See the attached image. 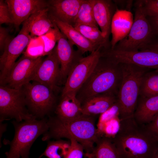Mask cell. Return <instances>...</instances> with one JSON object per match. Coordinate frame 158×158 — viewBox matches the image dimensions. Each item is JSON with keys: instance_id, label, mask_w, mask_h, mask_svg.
<instances>
[{"instance_id": "1", "label": "cell", "mask_w": 158, "mask_h": 158, "mask_svg": "<svg viewBox=\"0 0 158 158\" xmlns=\"http://www.w3.org/2000/svg\"><path fill=\"white\" fill-rule=\"evenodd\" d=\"M112 139L120 158H153L158 140L134 116L121 120L120 128Z\"/></svg>"}, {"instance_id": "2", "label": "cell", "mask_w": 158, "mask_h": 158, "mask_svg": "<svg viewBox=\"0 0 158 158\" xmlns=\"http://www.w3.org/2000/svg\"><path fill=\"white\" fill-rule=\"evenodd\" d=\"M49 129L42 138L43 141L52 138L73 139L83 147L86 153L92 152L94 145L101 137L95 127L92 116L82 114L78 118L63 121L57 118L48 119Z\"/></svg>"}, {"instance_id": "3", "label": "cell", "mask_w": 158, "mask_h": 158, "mask_svg": "<svg viewBox=\"0 0 158 158\" xmlns=\"http://www.w3.org/2000/svg\"><path fill=\"white\" fill-rule=\"evenodd\" d=\"M122 77L120 64L101 56L87 79L77 93L81 104L100 95H117Z\"/></svg>"}, {"instance_id": "4", "label": "cell", "mask_w": 158, "mask_h": 158, "mask_svg": "<svg viewBox=\"0 0 158 158\" xmlns=\"http://www.w3.org/2000/svg\"><path fill=\"white\" fill-rule=\"evenodd\" d=\"M122 77L117 95L121 120L133 116L139 96L142 78L149 69L130 63H120Z\"/></svg>"}, {"instance_id": "5", "label": "cell", "mask_w": 158, "mask_h": 158, "mask_svg": "<svg viewBox=\"0 0 158 158\" xmlns=\"http://www.w3.org/2000/svg\"><path fill=\"white\" fill-rule=\"evenodd\" d=\"M12 123L15 135L9 151L5 153L6 158H29L30 150L34 142L48 130V119H38L34 117L20 122L13 121Z\"/></svg>"}, {"instance_id": "6", "label": "cell", "mask_w": 158, "mask_h": 158, "mask_svg": "<svg viewBox=\"0 0 158 158\" xmlns=\"http://www.w3.org/2000/svg\"><path fill=\"white\" fill-rule=\"evenodd\" d=\"M134 21L127 35L113 49L124 51L143 50L154 39L150 24L142 8L141 0L134 3Z\"/></svg>"}, {"instance_id": "7", "label": "cell", "mask_w": 158, "mask_h": 158, "mask_svg": "<svg viewBox=\"0 0 158 158\" xmlns=\"http://www.w3.org/2000/svg\"><path fill=\"white\" fill-rule=\"evenodd\" d=\"M0 121L13 118L18 122L35 117L28 109L23 87L15 89L0 85Z\"/></svg>"}, {"instance_id": "8", "label": "cell", "mask_w": 158, "mask_h": 158, "mask_svg": "<svg viewBox=\"0 0 158 158\" xmlns=\"http://www.w3.org/2000/svg\"><path fill=\"white\" fill-rule=\"evenodd\" d=\"M27 106L30 113L37 118H43L54 107L56 102L54 92L49 87L33 81L23 87Z\"/></svg>"}, {"instance_id": "9", "label": "cell", "mask_w": 158, "mask_h": 158, "mask_svg": "<svg viewBox=\"0 0 158 158\" xmlns=\"http://www.w3.org/2000/svg\"><path fill=\"white\" fill-rule=\"evenodd\" d=\"M29 18L23 23L18 35L5 46L0 56V83L1 85L16 61L29 44L32 37L29 31Z\"/></svg>"}, {"instance_id": "10", "label": "cell", "mask_w": 158, "mask_h": 158, "mask_svg": "<svg viewBox=\"0 0 158 158\" xmlns=\"http://www.w3.org/2000/svg\"><path fill=\"white\" fill-rule=\"evenodd\" d=\"M101 56L117 63L133 64L148 69H158V50L146 49L136 51H124L109 48H102Z\"/></svg>"}, {"instance_id": "11", "label": "cell", "mask_w": 158, "mask_h": 158, "mask_svg": "<svg viewBox=\"0 0 158 158\" xmlns=\"http://www.w3.org/2000/svg\"><path fill=\"white\" fill-rule=\"evenodd\" d=\"M99 48L88 56L82 58L69 73L61 95L77 92L89 77L101 57Z\"/></svg>"}, {"instance_id": "12", "label": "cell", "mask_w": 158, "mask_h": 158, "mask_svg": "<svg viewBox=\"0 0 158 158\" xmlns=\"http://www.w3.org/2000/svg\"><path fill=\"white\" fill-rule=\"evenodd\" d=\"M42 57H31L24 54L16 62L9 74L1 85L9 87L20 89L33 81Z\"/></svg>"}, {"instance_id": "13", "label": "cell", "mask_w": 158, "mask_h": 158, "mask_svg": "<svg viewBox=\"0 0 158 158\" xmlns=\"http://www.w3.org/2000/svg\"><path fill=\"white\" fill-rule=\"evenodd\" d=\"M53 23L57 39L56 52L60 64L62 81L66 80L71 70L83 58V54L78 50H75L73 45L61 32Z\"/></svg>"}, {"instance_id": "14", "label": "cell", "mask_w": 158, "mask_h": 158, "mask_svg": "<svg viewBox=\"0 0 158 158\" xmlns=\"http://www.w3.org/2000/svg\"><path fill=\"white\" fill-rule=\"evenodd\" d=\"M33 81L47 85L54 91L58 89V85L62 80L56 46L39 65Z\"/></svg>"}, {"instance_id": "15", "label": "cell", "mask_w": 158, "mask_h": 158, "mask_svg": "<svg viewBox=\"0 0 158 158\" xmlns=\"http://www.w3.org/2000/svg\"><path fill=\"white\" fill-rule=\"evenodd\" d=\"M11 19L15 27L20 25L32 14L48 7L47 1L43 0H6Z\"/></svg>"}, {"instance_id": "16", "label": "cell", "mask_w": 158, "mask_h": 158, "mask_svg": "<svg viewBox=\"0 0 158 158\" xmlns=\"http://www.w3.org/2000/svg\"><path fill=\"white\" fill-rule=\"evenodd\" d=\"M118 7L110 0H93V11L95 20L103 37L108 41L111 33V25Z\"/></svg>"}, {"instance_id": "17", "label": "cell", "mask_w": 158, "mask_h": 158, "mask_svg": "<svg viewBox=\"0 0 158 158\" xmlns=\"http://www.w3.org/2000/svg\"><path fill=\"white\" fill-rule=\"evenodd\" d=\"M84 0H49V13L60 20L73 26L79 8Z\"/></svg>"}, {"instance_id": "18", "label": "cell", "mask_w": 158, "mask_h": 158, "mask_svg": "<svg viewBox=\"0 0 158 158\" xmlns=\"http://www.w3.org/2000/svg\"><path fill=\"white\" fill-rule=\"evenodd\" d=\"M134 16L131 11L117 8L111 25L112 38L110 48L113 49L120 41L129 33L134 21Z\"/></svg>"}, {"instance_id": "19", "label": "cell", "mask_w": 158, "mask_h": 158, "mask_svg": "<svg viewBox=\"0 0 158 158\" xmlns=\"http://www.w3.org/2000/svg\"><path fill=\"white\" fill-rule=\"evenodd\" d=\"M49 17L57 26L61 32L83 54L89 51L92 53L99 48L86 38L72 25L63 22L49 13Z\"/></svg>"}, {"instance_id": "20", "label": "cell", "mask_w": 158, "mask_h": 158, "mask_svg": "<svg viewBox=\"0 0 158 158\" xmlns=\"http://www.w3.org/2000/svg\"><path fill=\"white\" fill-rule=\"evenodd\" d=\"M76 95L75 93H69L61 95L55 111L58 119L63 121H71L82 115L81 104Z\"/></svg>"}, {"instance_id": "21", "label": "cell", "mask_w": 158, "mask_h": 158, "mask_svg": "<svg viewBox=\"0 0 158 158\" xmlns=\"http://www.w3.org/2000/svg\"><path fill=\"white\" fill-rule=\"evenodd\" d=\"M158 114V95L139 97L133 116L139 123L145 125Z\"/></svg>"}, {"instance_id": "22", "label": "cell", "mask_w": 158, "mask_h": 158, "mask_svg": "<svg viewBox=\"0 0 158 158\" xmlns=\"http://www.w3.org/2000/svg\"><path fill=\"white\" fill-rule=\"evenodd\" d=\"M116 96L112 94H105L87 99L81 104L82 114L92 116L101 114L116 102Z\"/></svg>"}, {"instance_id": "23", "label": "cell", "mask_w": 158, "mask_h": 158, "mask_svg": "<svg viewBox=\"0 0 158 158\" xmlns=\"http://www.w3.org/2000/svg\"><path fill=\"white\" fill-rule=\"evenodd\" d=\"M47 7L36 12L29 17V31L31 37L42 36L54 28Z\"/></svg>"}, {"instance_id": "24", "label": "cell", "mask_w": 158, "mask_h": 158, "mask_svg": "<svg viewBox=\"0 0 158 158\" xmlns=\"http://www.w3.org/2000/svg\"><path fill=\"white\" fill-rule=\"evenodd\" d=\"M96 144L92 152L84 154L85 157L87 158H120L111 138L103 136Z\"/></svg>"}, {"instance_id": "25", "label": "cell", "mask_w": 158, "mask_h": 158, "mask_svg": "<svg viewBox=\"0 0 158 158\" xmlns=\"http://www.w3.org/2000/svg\"><path fill=\"white\" fill-rule=\"evenodd\" d=\"M86 38L101 48L107 49L111 47L110 42L103 37L98 27L78 24L74 26Z\"/></svg>"}, {"instance_id": "26", "label": "cell", "mask_w": 158, "mask_h": 158, "mask_svg": "<svg viewBox=\"0 0 158 158\" xmlns=\"http://www.w3.org/2000/svg\"><path fill=\"white\" fill-rule=\"evenodd\" d=\"M158 95V69L147 72L143 76L139 97H150Z\"/></svg>"}, {"instance_id": "27", "label": "cell", "mask_w": 158, "mask_h": 158, "mask_svg": "<svg viewBox=\"0 0 158 158\" xmlns=\"http://www.w3.org/2000/svg\"><path fill=\"white\" fill-rule=\"evenodd\" d=\"M93 4V0H84L78 11L73 26L81 24L98 27L94 17Z\"/></svg>"}, {"instance_id": "28", "label": "cell", "mask_w": 158, "mask_h": 158, "mask_svg": "<svg viewBox=\"0 0 158 158\" xmlns=\"http://www.w3.org/2000/svg\"><path fill=\"white\" fill-rule=\"evenodd\" d=\"M70 146V142L62 140L49 141L44 151L38 158L45 156L47 158H64Z\"/></svg>"}, {"instance_id": "29", "label": "cell", "mask_w": 158, "mask_h": 158, "mask_svg": "<svg viewBox=\"0 0 158 158\" xmlns=\"http://www.w3.org/2000/svg\"><path fill=\"white\" fill-rule=\"evenodd\" d=\"M120 109L117 101L104 112L100 114L97 124V129L101 136L103 135V131L105 124L113 118L120 116Z\"/></svg>"}, {"instance_id": "30", "label": "cell", "mask_w": 158, "mask_h": 158, "mask_svg": "<svg viewBox=\"0 0 158 158\" xmlns=\"http://www.w3.org/2000/svg\"><path fill=\"white\" fill-rule=\"evenodd\" d=\"M121 119L119 116L111 119L105 124L103 131V135L114 138L119 131Z\"/></svg>"}, {"instance_id": "31", "label": "cell", "mask_w": 158, "mask_h": 158, "mask_svg": "<svg viewBox=\"0 0 158 158\" xmlns=\"http://www.w3.org/2000/svg\"><path fill=\"white\" fill-rule=\"evenodd\" d=\"M70 146L64 158H83L84 148L79 142L73 139H69Z\"/></svg>"}, {"instance_id": "32", "label": "cell", "mask_w": 158, "mask_h": 158, "mask_svg": "<svg viewBox=\"0 0 158 158\" xmlns=\"http://www.w3.org/2000/svg\"><path fill=\"white\" fill-rule=\"evenodd\" d=\"M141 1L147 16H158V0H141Z\"/></svg>"}, {"instance_id": "33", "label": "cell", "mask_w": 158, "mask_h": 158, "mask_svg": "<svg viewBox=\"0 0 158 158\" xmlns=\"http://www.w3.org/2000/svg\"><path fill=\"white\" fill-rule=\"evenodd\" d=\"M52 35L50 37L42 36V38L44 41V56L47 55L53 51L55 47L56 43L57 42L55 29L54 28L52 30Z\"/></svg>"}, {"instance_id": "34", "label": "cell", "mask_w": 158, "mask_h": 158, "mask_svg": "<svg viewBox=\"0 0 158 158\" xmlns=\"http://www.w3.org/2000/svg\"><path fill=\"white\" fill-rule=\"evenodd\" d=\"M13 24L8 7L5 0H0V24Z\"/></svg>"}, {"instance_id": "35", "label": "cell", "mask_w": 158, "mask_h": 158, "mask_svg": "<svg viewBox=\"0 0 158 158\" xmlns=\"http://www.w3.org/2000/svg\"><path fill=\"white\" fill-rule=\"evenodd\" d=\"M11 39L9 35L8 29L0 26V49L1 51H4V49Z\"/></svg>"}, {"instance_id": "36", "label": "cell", "mask_w": 158, "mask_h": 158, "mask_svg": "<svg viewBox=\"0 0 158 158\" xmlns=\"http://www.w3.org/2000/svg\"><path fill=\"white\" fill-rule=\"evenodd\" d=\"M145 126L149 132L158 140V114Z\"/></svg>"}, {"instance_id": "37", "label": "cell", "mask_w": 158, "mask_h": 158, "mask_svg": "<svg viewBox=\"0 0 158 158\" xmlns=\"http://www.w3.org/2000/svg\"><path fill=\"white\" fill-rule=\"evenodd\" d=\"M151 26L154 37L158 39V16H147Z\"/></svg>"}, {"instance_id": "38", "label": "cell", "mask_w": 158, "mask_h": 158, "mask_svg": "<svg viewBox=\"0 0 158 158\" xmlns=\"http://www.w3.org/2000/svg\"><path fill=\"white\" fill-rule=\"evenodd\" d=\"M113 1L116 6L120 5L123 7H126L125 10L130 11L133 4V0H114Z\"/></svg>"}, {"instance_id": "39", "label": "cell", "mask_w": 158, "mask_h": 158, "mask_svg": "<svg viewBox=\"0 0 158 158\" xmlns=\"http://www.w3.org/2000/svg\"><path fill=\"white\" fill-rule=\"evenodd\" d=\"M146 49L158 50V39L154 40L149 44L146 47L145 49Z\"/></svg>"}, {"instance_id": "40", "label": "cell", "mask_w": 158, "mask_h": 158, "mask_svg": "<svg viewBox=\"0 0 158 158\" xmlns=\"http://www.w3.org/2000/svg\"><path fill=\"white\" fill-rule=\"evenodd\" d=\"M2 121H0V138L1 136H2L3 133L4 132V129H6V124H3L2 123Z\"/></svg>"}, {"instance_id": "41", "label": "cell", "mask_w": 158, "mask_h": 158, "mask_svg": "<svg viewBox=\"0 0 158 158\" xmlns=\"http://www.w3.org/2000/svg\"><path fill=\"white\" fill-rule=\"evenodd\" d=\"M153 158H158V149L155 153Z\"/></svg>"}, {"instance_id": "42", "label": "cell", "mask_w": 158, "mask_h": 158, "mask_svg": "<svg viewBox=\"0 0 158 158\" xmlns=\"http://www.w3.org/2000/svg\"><path fill=\"white\" fill-rule=\"evenodd\" d=\"M22 158V157H18V158Z\"/></svg>"}]
</instances>
